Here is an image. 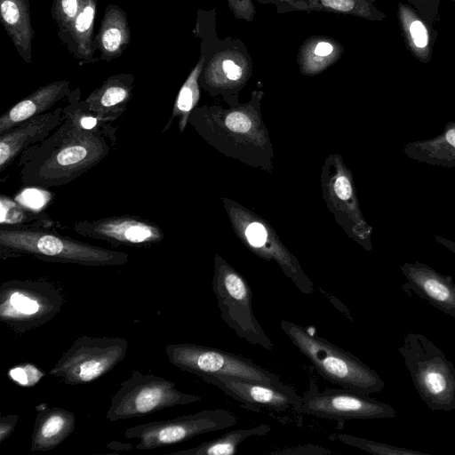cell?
<instances>
[{
  "label": "cell",
  "instance_id": "cell-32",
  "mask_svg": "<svg viewBox=\"0 0 455 455\" xmlns=\"http://www.w3.org/2000/svg\"><path fill=\"white\" fill-rule=\"evenodd\" d=\"M332 437L338 439L342 443L376 455H428L422 451L397 447L347 434H335Z\"/></svg>",
  "mask_w": 455,
  "mask_h": 455
},
{
  "label": "cell",
  "instance_id": "cell-25",
  "mask_svg": "<svg viewBox=\"0 0 455 455\" xmlns=\"http://www.w3.org/2000/svg\"><path fill=\"white\" fill-rule=\"evenodd\" d=\"M344 52L337 40L326 36H314L300 45L297 63L304 76L318 75L336 63Z\"/></svg>",
  "mask_w": 455,
  "mask_h": 455
},
{
  "label": "cell",
  "instance_id": "cell-36",
  "mask_svg": "<svg viewBox=\"0 0 455 455\" xmlns=\"http://www.w3.org/2000/svg\"><path fill=\"white\" fill-rule=\"evenodd\" d=\"M39 370L31 364L20 365L10 371L9 375L11 378L22 386H32L30 379L27 377L28 374L34 373Z\"/></svg>",
  "mask_w": 455,
  "mask_h": 455
},
{
  "label": "cell",
  "instance_id": "cell-10",
  "mask_svg": "<svg viewBox=\"0 0 455 455\" xmlns=\"http://www.w3.org/2000/svg\"><path fill=\"white\" fill-rule=\"evenodd\" d=\"M175 367L197 375L234 377L279 387L285 384L277 375L242 355L193 343H171L164 349Z\"/></svg>",
  "mask_w": 455,
  "mask_h": 455
},
{
  "label": "cell",
  "instance_id": "cell-37",
  "mask_svg": "<svg viewBox=\"0 0 455 455\" xmlns=\"http://www.w3.org/2000/svg\"><path fill=\"white\" fill-rule=\"evenodd\" d=\"M16 414H8L0 418V443L5 441L13 432L19 420Z\"/></svg>",
  "mask_w": 455,
  "mask_h": 455
},
{
  "label": "cell",
  "instance_id": "cell-23",
  "mask_svg": "<svg viewBox=\"0 0 455 455\" xmlns=\"http://www.w3.org/2000/svg\"><path fill=\"white\" fill-rule=\"evenodd\" d=\"M76 428L75 414L60 407L38 411L32 436L31 451H47L63 443Z\"/></svg>",
  "mask_w": 455,
  "mask_h": 455
},
{
  "label": "cell",
  "instance_id": "cell-16",
  "mask_svg": "<svg viewBox=\"0 0 455 455\" xmlns=\"http://www.w3.org/2000/svg\"><path fill=\"white\" fill-rule=\"evenodd\" d=\"M202 379L251 408L283 411L291 407L295 408L300 397L289 385L279 387L256 380L220 376H207Z\"/></svg>",
  "mask_w": 455,
  "mask_h": 455
},
{
  "label": "cell",
  "instance_id": "cell-27",
  "mask_svg": "<svg viewBox=\"0 0 455 455\" xmlns=\"http://www.w3.org/2000/svg\"><path fill=\"white\" fill-rule=\"evenodd\" d=\"M291 10L326 12L352 15L371 21H382L386 14L371 0H285Z\"/></svg>",
  "mask_w": 455,
  "mask_h": 455
},
{
  "label": "cell",
  "instance_id": "cell-9",
  "mask_svg": "<svg viewBox=\"0 0 455 455\" xmlns=\"http://www.w3.org/2000/svg\"><path fill=\"white\" fill-rule=\"evenodd\" d=\"M223 202L232 227L243 243L258 257L275 262L299 291L312 293V281L268 223L230 199L224 198Z\"/></svg>",
  "mask_w": 455,
  "mask_h": 455
},
{
  "label": "cell",
  "instance_id": "cell-7",
  "mask_svg": "<svg viewBox=\"0 0 455 455\" xmlns=\"http://www.w3.org/2000/svg\"><path fill=\"white\" fill-rule=\"evenodd\" d=\"M201 401L203 397L181 392L171 380L133 370L112 396L106 419L112 422L140 418L166 408Z\"/></svg>",
  "mask_w": 455,
  "mask_h": 455
},
{
  "label": "cell",
  "instance_id": "cell-18",
  "mask_svg": "<svg viewBox=\"0 0 455 455\" xmlns=\"http://www.w3.org/2000/svg\"><path fill=\"white\" fill-rule=\"evenodd\" d=\"M62 108L28 119L0 135V172L2 173L31 146L50 136L64 121Z\"/></svg>",
  "mask_w": 455,
  "mask_h": 455
},
{
  "label": "cell",
  "instance_id": "cell-4",
  "mask_svg": "<svg viewBox=\"0 0 455 455\" xmlns=\"http://www.w3.org/2000/svg\"><path fill=\"white\" fill-rule=\"evenodd\" d=\"M280 327L316 371L328 381L365 395L379 393L384 389L386 384L383 379L353 354L293 322L282 320Z\"/></svg>",
  "mask_w": 455,
  "mask_h": 455
},
{
  "label": "cell",
  "instance_id": "cell-41",
  "mask_svg": "<svg viewBox=\"0 0 455 455\" xmlns=\"http://www.w3.org/2000/svg\"><path fill=\"white\" fill-rule=\"evenodd\" d=\"M280 1H282V2H283V1H285V0H280Z\"/></svg>",
  "mask_w": 455,
  "mask_h": 455
},
{
  "label": "cell",
  "instance_id": "cell-22",
  "mask_svg": "<svg viewBox=\"0 0 455 455\" xmlns=\"http://www.w3.org/2000/svg\"><path fill=\"white\" fill-rule=\"evenodd\" d=\"M397 18L404 43L413 57L422 63H429L437 32L411 5L398 3Z\"/></svg>",
  "mask_w": 455,
  "mask_h": 455
},
{
  "label": "cell",
  "instance_id": "cell-3",
  "mask_svg": "<svg viewBox=\"0 0 455 455\" xmlns=\"http://www.w3.org/2000/svg\"><path fill=\"white\" fill-rule=\"evenodd\" d=\"M2 259L32 256L36 259L86 267H117L130 255L62 235L41 226H0Z\"/></svg>",
  "mask_w": 455,
  "mask_h": 455
},
{
  "label": "cell",
  "instance_id": "cell-40",
  "mask_svg": "<svg viewBox=\"0 0 455 455\" xmlns=\"http://www.w3.org/2000/svg\"><path fill=\"white\" fill-rule=\"evenodd\" d=\"M371 1L374 3L376 0H371Z\"/></svg>",
  "mask_w": 455,
  "mask_h": 455
},
{
  "label": "cell",
  "instance_id": "cell-17",
  "mask_svg": "<svg viewBox=\"0 0 455 455\" xmlns=\"http://www.w3.org/2000/svg\"><path fill=\"white\" fill-rule=\"evenodd\" d=\"M400 270L406 282L401 288L427 301L443 313L455 318V283L427 264L404 263Z\"/></svg>",
  "mask_w": 455,
  "mask_h": 455
},
{
  "label": "cell",
  "instance_id": "cell-1",
  "mask_svg": "<svg viewBox=\"0 0 455 455\" xmlns=\"http://www.w3.org/2000/svg\"><path fill=\"white\" fill-rule=\"evenodd\" d=\"M116 143V135L82 129L65 116L50 136L20 154V180L44 189L65 186L101 163Z\"/></svg>",
  "mask_w": 455,
  "mask_h": 455
},
{
  "label": "cell",
  "instance_id": "cell-29",
  "mask_svg": "<svg viewBox=\"0 0 455 455\" xmlns=\"http://www.w3.org/2000/svg\"><path fill=\"white\" fill-rule=\"evenodd\" d=\"M205 59L200 58L179 91L170 119L162 130L166 132L172 122L178 120V127L183 132L188 124V117L200 99L199 78L203 73Z\"/></svg>",
  "mask_w": 455,
  "mask_h": 455
},
{
  "label": "cell",
  "instance_id": "cell-20",
  "mask_svg": "<svg viewBox=\"0 0 455 455\" xmlns=\"http://www.w3.org/2000/svg\"><path fill=\"white\" fill-rule=\"evenodd\" d=\"M132 90L133 76H111L78 105L102 121L114 122L126 110Z\"/></svg>",
  "mask_w": 455,
  "mask_h": 455
},
{
  "label": "cell",
  "instance_id": "cell-35",
  "mask_svg": "<svg viewBox=\"0 0 455 455\" xmlns=\"http://www.w3.org/2000/svg\"><path fill=\"white\" fill-rule=\"evenodd\" d=\"M233 15L239 20L251 22L256 13L252 0H227Z\"/></svg>",
  "mask_w": 455,
  "mask_h": 455
},
{
  "label": "cell",
  "instance_id": "cell-42",
  "mask_svg": "<svg viewBox=\"0 0 455 455\" xmlns=\"http://www.w3.org/2000/svg\"><path fill=\"white\" fill-rule=\"evenodd\" d=\"M452 1H454V2H455V0H452Z\"/></svg>",
  "mask_w": 455,
  "mask_h": 455
},
{
  "label": "cell",
  "instance_id": "cell-5",
  "mask_svg": "<svg viewBox=\"0 0 455 455\" xmlns=\"http://www.w3.org/2000/svg\"><path fill=\"white\" fill-rule=\"evenodd\" d=\"M398 352L427 406L432 411L455 410V366L443 350L425 335L409 332Z\"/></svg>",
  "mask_w": 455,
  "mask_h": 455
},
{
  "label": "cell",
  "instance_id": "cell-21",
  "mask_svg": "<svg viewBox=\"0 0 455 455\" xmlns=\"http://www.w3.org/2000/svg\"><path fill=\"white\" fill-rule=\"evenodd\" d=\"M70 96L67 80L40 87L1 115L0 135L28 119L52 110L54 105Z\"/></svg>",
  "mask_w": 455,
  "mask_h": 455
},
{
  "label": "cell",
  "instance_id": "cell-14",
  "mask_svg": "<svg viewBox=\"0 0 455 455\" xmlns=\"http://www.w3.org/2000/svg\"><path fill=\"white\" fill-rule=\"evenodd\" d=\"M294 410L331 420L391 419L397 411L369 395L347 388L319 390L312 379Z\"/></svg>",
  "mask_w": 455,
  "mask_h": 455
},
{
  "label": "cell",
  "instance_id": "cell-33",
  "mask_svg": "<svg viewBox=\"0 0 455 455\" xmlns=\"http://www.w3.org/2000/svg\"><path fill=\"white\" fill-rule=\"evenodd\" d=\"M81 3L82 0H54L53 17L64 31H68L74 23Z\"/></svg>",
  "mask_w": 455,
  "mask_h": 455
},
{
  "label": "cell",
  "instance_id": "cell-19",
  "mask_svg": "<svg viewBox=\"0 0 455 455\" xmlns=\"http://www.w3.org/2000/svg\"><path fill=\"white\" fill-rule=\"evenodd\" d=\"M251 76L249 59L241 51L228 48L212 57L203 70L201 84L212 95L237 92Z\"/></svg>",
  "mask_w": 455,
  "mask_h": 455
},
{
  "label": "cell",
  "instance_id": "cell-31",
  "mask_svg": "<svg viewBox=\"0 0 455 455\" xmlns=\"http://www.w3.org/2000/svg\"><path fill=\"white\" fill-rule=\"evenodd\" d=\"M95 5L93 0H82L79 12L68 30L72 39L77 47V51L83 58L92 55V37L93 31V20Z\"/></svg>",
  "mask_w": 455,
  "mask_h": 455
},
{
  "label": "cell",
  "instance_id": "cell-38",
  "mask_svg": "<svg viewBox=\"0 0 455 455\" xmlns=\"http://www.w3.org/2000/svg\"><path fill=\"white\" fill-rule=\"evenodd\" d=\"M274 453L277 454H329L331 451L326 450L325 448L313 446V445H306L296 449H286L283 451H277Z\"/></svg>",
  "mask_w": 455,
  "mask_h": 455
},
{
  "label": "cell",
  "instance_id": "cell-28",
  "mask_svg": "<svg viewBox=\"0 0 455 455\" xmlns=\"http://www.w3.org/2000/svg\"><path fill=\"white\" fill-rule=\"evenodd\" d=\"M271 431V427L260 424L255 427L238 428L228 432L217 438L204 442L196 447L172 452L177 455H233L240 443L252 436L265 435Z\"/></svg>",
  "mask_w": 455,
  "mask_h": 455
},
{
  "label": "cell",
  "instance_id": "cell-39",
  "mask_svg": "<svg viewBox=\"0 0 455 455\" xmlns=\"http://www.w3.org/2000/svg\"><path fill=\"white\" fill-rule=\"evenodd\" d=\"M435 240L455 254V242L443 236L434 235Z\"/></svg>",
  "mask_w": 455,
  "mask_h": 455
},
{
  "label": "cell",
  "instance_id": "cell-34",
  "mask_svg": "<svg viewBox=\"0 0 455 455\" xmlns=\"http://www.w3.org/2000/svg\"><path fill=\"white\" fill-rule=\"evenodd\" d=\"M427 20L435 26L441 19V0H407Z\"/></svg>",
  "mask_w": 455,
  "mask_h": 455
},
{
  "label": "cell",
  "instance_id": "cell-30",
  "mask_svg": "<svg viewBox=\"0 0 455 455\" xmlns=\"http://www.w3.org/2000/svg\"><path fill=\"white\" fill-rule=\"evenodd\" d=\"M100 36L105 57L113 58L123 52L129 43L130 33L126 17L122 10L115 6L106 11Z\"/></svg>",
  "mask_w": 455,
  "mask_h": 455
},
{
  "label": "cell",
  "instance_id": "cell-6",
  "mask_svg": "<svg viewBox=\"0 0 455 455\" xmlns=\"http://www.w3.org/2000/svg\"><path fill=\"white\" fill-rule=\"evenodd\" d=\"M212 290L222 320L239 338L267 350L275 348L254 315L248 282L219 254L214 258Z\"/></svg>",
  "mask_w": 455,
  "mask_h": 455
},
{
  "label": "cell",
  "instance_id": "cell-13",
  "mask_svg": "<svg viewBox=\"0 0 455 455\" xmlns=\"http://www.w3.org/2000/svg\"><path fill=\"white\" fill-rule=\"evenodd\" d=\"M237 417L225 409L204 410L173 419L127 427L123 435L137 439L138 450H152L188 441L196 435L235 426Z\"/></svg>",
  "mask_w": 455,
  "mask_h": 455
},
{
  "label": "cell",
  "instance_id": "cell-2",
  "mask_svg": "<svg viewBox=\"0 0 455 455\" xmlns=\"http://www.w3.org/2000/svg\"><path fill=\"white\" fill-rule=\"evenodd\" d=\"M262 91L249 102L230 107L195 108L188 117L196 132L227 156L266 172L274 169V148L260 114Z\"/></svg>",
  "mask_w": 455,
  "mask_h": 455
},
{
  "label": "cell",
  "instance_id": "cell-11",
  "mask_svg": "<svg viewBox=\"0 0 455 455\" xmlns=\"http://www.w3.org/2000/svg\"><path fill=\"white\" fill-rule=\"evenodd\" d=\"M128 348L129 342L124 338L83 335L62 354L49 374L67 385L90 383L120 363Z\"/></svg>",
  "mask_w": 455,
  "mask_h": 455
},
{
  "label": "cell",
  "instance_id": "cell-24",
  "mask_svg": "<svg viewBox=\"0 0 455 455\" xmlns=\"http://www.w3.org/2000/svg\"><path fill=\"white\" fill-rule=\"evenodd\" d=\"M403 153L411 160L446 168L455 167V120L445 124L443 132L403 146Z\"/></svg>",
  "mask_w": 455,
  "mask_h": 455
},
{
  "label": "cell",
  "instance_id": "cell-12",
  "mask_svg": "<svg viewBox=\"0 0 455 455\" xmlns=\"http://www.w3.org/2000/svg\"><path fill=\"white\" fill-rule=\"evenodd\" d=\"M323 197L347 235L371 251L372 228L365 220L356 196L352 172L338 155L326 158L322 172Z\"/></svg>",
  "mask_w": 455,
  "mask_h": 455
},
{
  "label": "cell",
  "instance_id": "cell-8",
  "mask_svg": "<svg viewBox=\"0 0 455 455\" xmlns=\"http://www.w3.org/2000/svg\"><path fill=\"white\" fill-rule=\"evenodd\" d=\"M63 304L60 291L46 281L11 280L0 286V320L17 333L50 322Z\"/></svg>",
  "mask_w": 455,
  "mask_h": 455
},
{
  "label": "cell",
  "instance_id": "cell-15",
  "mask_svg": "<svg viewBox=\"0 0 455 455\" xmlns=\"http://www.w3.org/2000/svg\"><path fill=\"white\" fill-rule=\"evenodd\" d=\"M81 236L100 240L112 246L150 247L164 240L161 228L141 216L119 215L73 223Z\"/></svg>",
  "mask_w": 455,
  "mask_h": 455
},
{
  "label": "cell",
  "instance_id": "cell-26",
  "mask_svg": "<svg viewBox=\"0 0 455 455\" xmlns=\"http://www.w3.org/2000/svg\"><path fill=\"white\" fill-rule=\"evenodd\" d=\"M0 13L2 23L20 54L30 62L33 30L28 0H0Z\"/></svg>",
  "mask_w": 455,
  "mask_h": 455
}]
</instances>
